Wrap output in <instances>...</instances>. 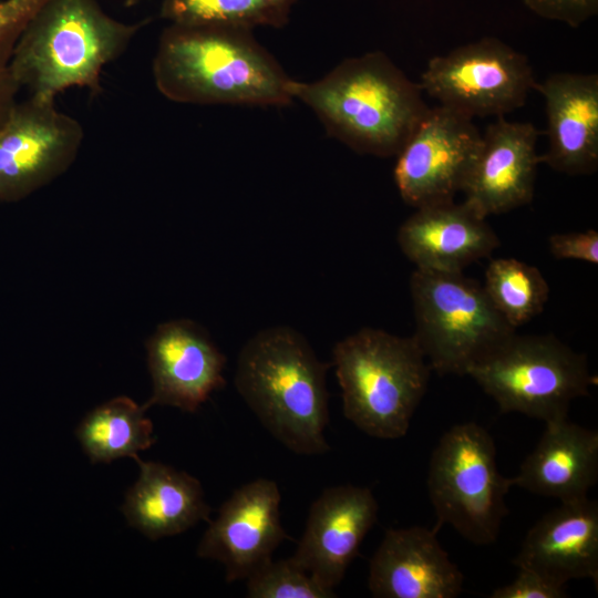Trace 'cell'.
I'll return each instance as SVG.
<instances>
[{
	"instance_id": "18",
	"label": "cell",
	"mask_w": 598,
	"mask_h": 598,
	"mask_svg": "<svg viewBox=\"0 0 598 598\" xmlns=\"http://www.w3.org/2000/svg\"><path fill=\"white\" fill-rule=\"evenodd\" d=\"M545 100L547 150L540 163L567 175L598 168V75L558 72L536 82Z\"/></svg>"
},
{
	"instance_id": "11",
	"label": "cell",
	"mask_w": 598,
	"mask_h": 598,
	"mask_svg": "<svg viewBox=\"0 0 598 598\" xmlns=\"http://www.w3.org/2000/svg\"><path fill=\"white\" fill-rule=\"evenodd\" d=\"M481 142L472 117L442 105L429 107L395 155L394 181L404 203L420 208L454 200Z\"/></svg>"
},
{
	"instance_id": "23",
	"label": "cell",
	"mask_w": 598,
	"mask_h": 598,
	"mask_svg": "<svg viewBox=\"0 0 598 598\" xmlns=\"http://www.w3.org/2000/svg\"><path fill=\"white\" fill-rule=\"evenodd\" d=\"M299 0H162L161 17L174 24L252 30L282 28Z\"/></svg>"
},
{
	"instance_id": "13",
	"label": "cell",
	"mask_w": 598,
	"mask_h": 598,
	"mask_svg": "<svg viewBox=\"0 0 598 598\" xmlns=\"http://www.w3.org/2000/svg\"><path fill=\"white\" fill-rule=\"evenodd\" d=\"M379 504L372 491L331 486L312 502L297 548L289 558L322 587L334 591L374 526Z\"/></svg>"
},
{
	"instance_id": "10",
	"label": "cell",
	"mask_w": 598,
	"mask_h": 598,
	"mask_svg": "<svg viewBox=\"0 0 598 598\" xmlns=\"http://www.w3.org/2000/svg\"><path fill=\"white\" fill-rule=\"evenodd\" d=\"M84 128L55 99L34 95L13 105L0 126V202L23 200L65 173Z\"/></svg>"
},
{
	"instance_id": "8",
	"label": "cell",
	"mask_w": 598,
	"mask_h": 598,
	"mask_svg": "<svg viewBox=\"0 0 598 598\" xmlns=\"http://www.w3.org/2000/svg\"><path fill=\"white\" fill-rule=\"evenodd\" d=\"M426 484L436 527L448 524L475 545L497 539L513 480L499 473L494 440L483 426L456 424L442 435L430 460Z\"/></svg>"
},
{
	"instance_id": "6",
	"label": "cell",
	"mask_w": 598,
	"mask_h": 598,
	"mask_svg": "<svg viewBox=\"0 0 598 598\" xmlns=\"http://www.w3.org/2000/svg\"><path fill=\"white\" fill-rule=\"evenodd\" d=\"M415 333L431 369L467 374L516 329L496 310L484 288L462 271L416 268L410 278Z\"/></svg>"
},
{
	"instance_id": "25",
	"label": "cell",
	"mask_w": 598,
	"mask_h": 598,
	"mask_svg": "<svg viewBox=\"0 0 598 598\" xmlns=\"http://www.w3.org/2000/svg\"><path fill=\"white\" fill-rule=\"evenodd\" d=\"M249 598H332L334 591L322 587L308 571L290 558H272L246 579Z\"/></svg>"
},
{
	"instance_id": "2",
	"label": "cell",
	"mask_w": 598,
	"mask_h": 598,
	"mask_svg": "<svg viewBox=\"0 0 598 598\" xmlns=\"http://www.w3.org/2000/svg\"><path fill=\"white\" fill-rule=\"evenodd\" d=\"M291 95L329 135L359 154L395 156L429 106L419 83L382 51L344 59L318 80H292Z\"/></svg>"
},
{
	"instance_id": "16",
	"label": "cell",
	"mask_w": 598,
	"mask_h": 598,
	"mask_svg": "<svg viewBox=\"0 0 598 598\" xmlns=\"http://www.w3.org/2000/svg\"><path fill=\"white\" fill-rule=\"evenodd\" d=\"M440 528H390L369 565L368 587L378 598H455L463 574L440 545Z\"/></svg>"
},
{
	"instance_id": "7",
	"label": "cell",
	"mask_w": 598,
	"mask_h": 598,
	"mask_svg": "<svg viewBox=\"0 0 598 598\" xmlns=\"http://www.w3.org/2000/svg\"><path fill=\"white\" fill-rule=\"evenodd\" d=\"M502 413L545 423L568 417L570 403L597 384L587 358L553 334H513L467 372Z\"/></svg>"
},
{
	"instance_id": "29",
	"label": "cell",
	"mask_w": 598,
	"mask_h": 598,
	"mask_svg": "<svg viewBox=\"0 0 598 598\" xmlns=\"http://www.w3.org/2000/svg\"><path fill=\"white\" fill-rule=\"evenodd\" d=\"M565 587L550 582L528 569H519L514 581L496 588L491 598H564Z\"/></svg>"
},
{
	"instance_id": "1",
	"label": "cell",
	"mask_w": 598,
	"mask_h": 598,
	"mask_svg": "<svg viewBox=\"0 0 598 598\" xmlns=\"http://www.w3.org/2000/svg\"><path fill=\"white\" fill-rule=\"evenodd\" d=\"M152 71L158 92L176 103L282 107L295 101L293 79L251 30L169 23Z\"/></svg>"
},
{
	"instance_id": "15",
	"label": "cell",
	"mask_w": 598,
	"mask_h": 598,
	"mask_svg": "<svg viewBox=\"0 0 598 598\" xmlns=\"http://www.w3.org/2000/svg\"><path fill=\"white\" fill-rule=\"evenodd\" d=\"M539 135L528 122L498 116L491 123L463 187L464 200L484 217L530 203L540 164L536 152Z\"/></svg>"
},
{
	"instance_id": "9",
	"label": "cell",
	"mask_w": 598,
	"mask_h": 598,
	"mask_svg": "<svg viewBox=\"0 0 598 598\" xmlns=\"http://www.w3.org/2000/svg\"><path fill=\"white\" fill-rule=\"evenodd\" d=\"M536 82L526 55L483 38L431 58L419 84L439 105L474 118L522 107Z\"/></svg>"
},
{
	"instance_id": "30",
	"label": "cell",
	"mask_w": 598,
	"mask_h": 598,
	"mask_svg": "<svg viewBox=\"0 0 598 598\" xmlns=\"http://www.w3.org/2000/svg\"><path fill=\"white\" fill-rule=\"evenodd\" d=\"M137 1H140V0H126V3L132 4V3H135Z\"/></svg>"
},
{
	"instance_id": "3",
	"label": "cell",
	"mask_w": 598,
	"mask_h": 598,
	"mask_svg": "<svg viewBox=\"0 0 598 598\" xmlns=\"http://www.w3.org/2000/svg\"><path fill=\"white\" fill-rule=\"evenodd\" d=\"M307 339L292 328L260 330L241 348L235 386L261 425L289 451L319 455L330 450L327 373Z\"/></svg>"
},
{
	"instance_id": "22",
	"label": "cell",
	"mask_w": 598,
	"mask_h": 598,
	"mask_svg": "<svg viewBox=\"0 0 598 598\" xmlns=\"http://www.w3.org/2000/svg\"><path fill=\"white\" fill-rule=\"evenodd\" d=\"M146 410L128 396H116L89 412L75 435L91 462L110 463L126 456L140 460L138 452L156 441Z\"/></svg>"
},
{
	"instance_id": "17",
	"label": "cell",
	"mask_w": 598,
	"mask_h": 598,
	"mask_svg": "<svg viewBox=\"0 0 598 598\" xmlns=\"http://www.w3.org/2000/svg\"><path fill=\"white\" fill-rule=\"evenodd\" d=\"M513 563L558 586L585 578L597 587V501L560 502L530 527Z\"/></svg>"
},
{
	"instance_id": "24",
	"label": "cell",
	"mask_w": 598,
	"mask_h": 598,
	"mask_svg": "<svg viewBox=\"0 0 598 598\" xmlns=\"http://www.w3.org/2000/svg\"><path fill=\"white\" fill-rule=\"evenodd\" d=\"M488 299L515 329L539 315L548 301L549 286L543 274L515 258L493 259L483 286Z\"/></svg>"
},
{
	"instance_id": "26",
	"label": "cell",
	"mask_w": 598,
	"mask_h": 598,
	"mask_svg": "<svg viewBox=\"0 0 598 598\" xmlns=\"http://www.w3.org/2000/svg\"><path fill=\"white\" fill-rule=\"evenodd\" d=\"M47 0L0 1V126L17 103L20 90L11 70V58L22 30Z\"/></svg>"
},
{
	"instance_id": "21",
	"label": "cell",
	"mask_w": 598,
	"mask_h": 598,
	"mask_svg": "<svg viewBox=\"0 0 598 598\" xmlns=\"http://www.w3.org/2000/svg\"><path fill=\"white\" fill-rule=\"evenodd\" d=\"M136 462L140 476L122 507L131 526L156 540L209 522L212 509L196 477L162 463Z\"/></svg>"
},
{
	"instance_id": "28",
	"label": "cell",
	"mask_w": 598,
	"mask_h": 598,
	"mask_svg": "<svg viewBox=\"0 0 598 598\" xmlns=\"http://www.w3.org/2000/svg\"><path fill=\"white\" fill-rule=\"evenodd\" d=\"M551 255L557 259H575L598 264V233L586 231L554 234L548 238Z\"/></svg>"
},
{
	"instance_id": "27",
	"label": "cell",
	"mask_w": 598,
	"mask_h": 598,
	"mask_svg": "<svg viewBox=\"0 0 598 598\" xmlns=\"http://www.w3.org/2000/svg\"><path fill=\"white\" fill-rule=\"evenodd\" d=\"M537 16L577 28L598 12V0H524Z\"/></svg>"
},
{
	"instance_id": "5",
	"label": "cell",
	"mask_w": 598,
	"mask_h": 598,
	"mask_svg": "<svg viewBox=\"0 0 598 598\" xmlns=\"http://www.w3.org/2000/svg\"><path fill=\"white\" fill-rule=\"evenodd\" d=\"M331 363L347 420L377 439L408 433L432 371L413 336L362 328L337 342Z\"/></svg>"
},
{
	"instance_id": "20",
	"label": "cell",
	"mask_w": 598,
	"mask_h": 598,
	"mask_svg": "<svg viewBox=\"0 0 598 598\" xmlns=\"http://www.w3.org/2000/svg\"><path fill=\"white\" fill-rule=\"evenodd\" d=\"M545 424L537 445L512 477L513 486L560 502L587 497L598 480V432L568 417Z\"/></svg>"
},
{
	"instance_id": "14",
	"label": "cell",
	"mask_w": 598,
	"mask_h": 598,
	"mask_svg": "<svg viewBox=\"0 0 598 598\" xmlns=\"http://www.w3.org/2000/svg\"><path fill=\"white\" fill-rule=\"evenodd\" d=\"M152 394L144 404L195 412L225 385L226 357L208 332L188 319L157 326L146 342Z\"/></svg>"
},
{
	"instance_id": "19",
	"label": "cell",
	"mask_w": 598,
	"mask_h": 598,
	"mask_svg": "<svg viewBox=\"0 0 598 598\" xmlns=\"http://www.w3.org/2000/svg\"><path fill=\"white\" fill-rule=\"evenodd\" d=\"M398 244L419 269L463 271L489 256L499 240L486 217L465 200L416 208L398 231Z\"/></svg>"
},
{
	"instance_id": "12",
	"label": "cell",
	"mask_w": 598,
	"mask_h": 598,
	"mask_svg": "<svg viewBox=\"0 0 598 598\" xmlns=\"http://www.w3.org/2000/svg\"><path fill=\"white\" fill-rule=\"evenodd\" d=\"M277 483L260 477L236 488L209 520L197 556L219 561L227 582L246 579L289 535L280 519Z\"/></svg>"
},
{
	"instance_id": "4",
	"label": "cell",
	"mask_w": 598,
	"mask_h": 598,
	"mask_svg": "<svg viewBox=\"0 0 598 598\" xmlns=\"http://www.w3.org/2000/svg\"><path fill=\"white\" fill-rule=\"evenodd\" d=\"M142 25L112 18L96 0H47L16 42L12 74L20 89L43 99L75 86L97 94L104 66L126 51Z\"/></svg>"
}]
</instances>
